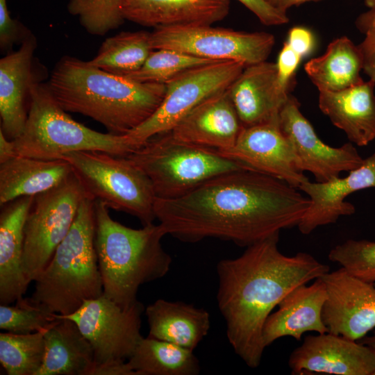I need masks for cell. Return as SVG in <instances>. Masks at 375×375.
Returning <instances> with one entry per match:
<instances>
[{
  "instance_id": "ba28073f",
  "label": "cell",
  "mask_w": 375,
  "mask_h": 375,
  "mask_svg": "<svg viewBox=\"0 0 375 375\" xmlns=\"http://www.w3.org/2000/svg\"><path fill=\"white\" fill-rule=\"evenodd\" d=\"M60 159L70 164L87 197L137 217L143 226L156 219L151 183L127 156L87 151L69 153Z\"/></svg>"
},
{
  "instance_id": "74e56055",
  "label": "cell",
  "mask_w": 375,
  "mask_h": 375,
  "mask_svg": "<svg viewBox=\"0 0 375 375\" xmlns=\"http://www.w3.org/2000/svg\"><path fill=\"white\" fill-rule=\"evenodd\" d=\"M265 26H278L289 22L287 12L270 6L265 0H238Z\"/></svg>"
},
{
  "instance_id": "1f68e13d",
  "label": "cell",
  "mask_w": 375,
  "mask_h": 375,
  "mask_svg": "<svg viewBox=\"0 0 375 375\" xmlns=\"http://www.w3.org/2000/svg\"><path fill=\"white\" fill-rule=\"evenodd\" d=\"M215 62L218 61L194 56L177 50L154 49L140 69L125 76L140 83L166 85L188 70Z\"/></svg>"
},
{
  "instance_id": "60d3db41",
  "label": "cell",
  "mask_w": 375,
  "mask_h": 375,
  "mask_svg": "<svg viewBox=\"0 0 375 375\" xmlns=\"http://www.w3.org/2000/svg\"><path fill=\"white\" fill-rule=\"evenodd\" d=\"M90 375H138L128 362L119 361L94 365Z\"/></svg>"
},
{
  "instance_id": "8992f818",
  "label": "cell",
  "mask_w": 375,
  "mask_h": 375,
  "mask_svg": "<svg viewBox=\"0 0 375 375\" xmlns=\"http://www.w3.org/2000/svg\"><path fill=\"white\" fill-rule=\"evenodd\" d=\"M17 156L57 160L75 151H100L127 156L138 147L126 135L92 130L73 119L56 101L48 83L32 88L27 120L12 140Z\"/></svg>"
},
{
  "instance_id": "5bb4252c",
  "label": "cell",
  "mask_w": 375,
  "mask_h": 375,
  "mask_svg": "<svg viewBox=\"0 0 375 375\" xmlns=\"http://www.w3.org/2000/svg\"><path fill=\"white\" fill-rule=\"evenodd\" d=\"M327 293L322 318L328 332L358 341L375 328V285L344 268L320 277Z\"/></svg>"
},
{
  "instance_id": "30bf717a",
  "label": "cell",
  "mask_w": 375,
  "mask_h": 375,
  "mask_svg": "<svg viewBox=\"0 0 375 375\" xmlns=\"http://www.w3.org/2000/svg\"><path fill=\"white\" fill-rule=\"evenodd\" d=\"M246 66L237 61H218L192 68L166 84L156 110L126 135L138 147L173 128L199 104L228 88Z\"/></svg>"
},
{
  "instance_id": "83f0119b",
  "label": "cell",
  "mask_w": 375,
  "mask_h": 375,
  "mask_svg": "<svg viewBox=\"0 0 375 375\" xmlns=\"http://www.w3.org/2000/svg\"><path fill=\"white\" fill-rule=\"evenodd\" d=\"M304 70L319 92L342 90L363 80L360 49L346 36L333 40L322 56L306 63Z\"/></svg>"
},
{
  "instance_id": "9a60e30c",
  "label": "cell",
  "mask_w": 375,
  "mask_h": 375,
  "mask_svg": "<svg viewBox=\"0 0 375 375\" xmlns=\"http://www.w3.org/2000/svg\"><path fill=\"white\" fill-rule=\"evenodd\" d=\"M218 152L249 169L276 178L298 189L308 180L299 168L293 147L281 128L279 117L242 126L234 146Z\"/></svg>"
},
{
  "instance_id": "603a6c76",
  "label": "cell",
  "mask_w": 375,
  "mask_h": 375,
  "mask_svg": "<svg viewBox=\"0 0 375 375\" xmlns=\"http://www.w3.org/2000/svg\"><path fill=\"white\" fill-rule=\"evenodd\" d=\"M230 0H124L125 19L148 27L212 25L224 19Z\"/></svg>"
},
{
  "instance_id": "e0dca14e",
  "label": "cell",
  "mask_w": 375,
  "mask_h": 375,
  "mask_svg": "<svg viewBox=\"0 0 375 375\" xmlns=\"http://www.w3.org/2000/svg\"><path fill=\"white\" fill-rule=\"evenodd\" d=\"M371 188H375V153L349 172L347 176H338L326 182H303L299 190L308 195L310 205L297 225L298 229L308 235L319 226L335 223L342 216L353 215L356 208L345 201V198L353 192Z\"/></svg>"
},
{
  "instance_id": "44dd1931",
  "label": "cell",
  "mask_w": 375,
  "mask_h": 375,
  "mask_svg": "<svg viewBox=\"0 0 375 375\" xmlns=\"http://www.w3.org/2000/svg\"><path fill=\"white\" fill-rule=\"evenodd\" d=\"M326 297V286L321 278L309 285L303 284L290 292L278 304V309L271 313L265 322V347L282 337L290 336L299 341L308 331L327 333L322 318Z\"/></svg>"
},
{
  "instance_id": "ee69618b",
  "label": "cell",
  "mask_w": 375,
  "mask_h": 375,
  "mask_svg": "<svg viewBox=\"0 0 375 375\" xmlns=\"http://www.w3.org/2000/svg\"><path fill=\"white\" fill-rule=\"evenodd\" d=\"M358 342L368 347L375 355V330L374 331L372 335L369 336L365 335L362 339L358 340ZM374 375H375V372Z\"/></svg>"
},
{
  "instance_id": "3957f363",
  "label": "cell",
  "mask_w": 375,
  "mask_h": 375,
  "mask_svg": "<svg viewBox=\"0 0 375 375\" xmlns=\"http://www.w3.org/2000/svg\"><path fill=\"white\" fill-rule=\"evenodd\" d=\"M48 85L67 112L89 117L108 133L127 135L158 108L166 85L135 81L64 56L55 66Z\"/></svg>"
},
{
  "instance_id": "d6a6232c",
  "label": "cell",
  "mask_w": 375,
  "mask_h": 375,
  "mask_svg": "<svg viewBox=\"0 0 375 375\" xmlns=\"http://www.w3.org/2000/svg\"><path fill=\"white\" fill-rule=\"evenodd\" d=\"M59 319L43 306L23 297L14 306L1 304L0 328L7 332L27 334L51 327Z\"/></svg>"
},
{
  "instance_id": "6da1fadb",
  "label": "cell",
  "mask_w": 375,
  "mask_h": 375,
  "mask_svg": "<svg viewBox=\"0 0 375 375\" xmlns=\"http://www.w3.org/2000/svg\"><path fill=\"white\" fill-rule=\"evenodd\" d=\"M310 199L286 182L249 169L220 174L175 199L156 198L166 235L197 242L207 238L248 247L297 226Z\"/></svg>"
},
{
  "instance_id": "7bdbcfd3",
  "label": "cell",
  "mask_w": 375,
  "mask_h": 375,
  "mask_svg": "<svg viewBox=\"0 0 375 375\" xmlns=\"http://www.w3.org/2000/svg\"><path fill=\"white\" fill-rule=\"evenodd\" d=\"M270 6L277 10L287 12L288 9L306 2L319 0H265Z\"/></svg>"
},
{
  "instance_id": "d590c367",
  "label": "cell",
  "mask_w": 375,
  "mask_h": 375,
  "mask_svg": "<svg viewBox=\"0 0 375 375\" xmlns=\"http://www.w3.org/2000/svg\"><path fill=\"white\" fill-rule=\"evenodd\" d=\"M356 26L365 37L358 45L360 49L362 70L375 83V9H369L360 14L356 20Z\"/></svg>"
},
{
  "instance_id": "f6af8a7d",
  "label": "cell",
  "mask_w": 375,
  "mask_h": 375,
  "mask_svg": "<svg viewBox=\"0 0 375 375\" xmlns=\"http://www.w3.org/2000/svg\"><path fill=\"white\" fill-rule=\"evenodd\" d=\"M364 2L369 9H375V0H364Z\"/></svg>"
},
{
  "instance_id": "f1b7e54d",
  "label": "cell",
  "mask_w": 375,
  "mask_h": 375,
  "mask_svg": "<svg viewBox=\"0 0 375 375\" xmlns=\"http://www.w3.org/2000/svg\"><path fill=\"white\" fill-rule=\"evenodd\" d=\"M128 363L138 375H197L200 372L193 351L149 336L142 338Z\"/></svg>"
},
{
  "instance_id": "7c38bea8",
  "label": "cell",
  "mask_w": 375,
  "mask_h": 375,
  "mask_svg": "<svg viewBox=\"0 0 375 375\" xmlns=\"http://www.w3.org/2000/svg\"><path fill=\"white\" fill-rule=\"evenodd\" d=\"M143 304L137 301L123 308L103 294L85 301L74 313L61 317L73 320L91 344L94 365L124 361L143 338L140 334Z\"/></svg>"
},
{
  "instance_id": "ac0fdd59",
  "label": "cell",
  "mask_w": 375,
  "mask_h": 375,
  "mask_svg": "<svg viewBox=\"0 0 375 375\" xmlns=\"http://www.w3.org/2000/svg\"><path fill=\"white\" fill-rule=\"evenodd\" d=\"M36 47V38L30 34L18 50L0 60V130L11 140L22 133L32 88L41 82L34 67Z\"/></svg>"
},
{
  "instance_id": "2e32d148",
  "label": "cell",
  "mask_w": 375,
  "mask_h": 375,
  "mask_svg": "<svg viewBox=\"0 0 375 375\" xmlns=\"http://www.w3.org/2000/svg\"><path fill=\"white\" fill-rule=\"evenodd\" d=\"M288 365L294 375H374L375 355L358 341L327 332L306 336Z\"/></svg>"
},
{
  "instance_id": "277c9868",
  "label": "cell",
  "mask_w": 375,
  "mask_h": 375,
  "mask_svg": "<svg viewBox=\"0 0 375 375\" xmlns=\"http://www.w3.org/2000/svg\"><path fill=\"white\" fill-rule=\"evenodd\" d=\"M95 247L103 294L123 308L135 303L139 288L165 276L172 259L161 243L160 224L135 229L114 220L109 208L94 201Z\"/></svg>"
},
{
  "instance_id": "ab89813d",
  "label": "cell",
  "mask_w": 375,
  "mask_h": 375,
  "mask_svg": "<svg viewBox=\"0 0 375 375\" xmlns=\"http://www.w3.org/2000/svg\"><path fill=\"white\" fill-rule=\"evenodd\" d=\"M286 42L302 58L308 55L315 45L312 33L306 28L301 26L292 28L289 31Z\"/></svg>"
},
{
  "instance_id": "e575fe53",
  "label": "cell",
  "mask_w": 375,
  "mask_h": 375,
  "mask_svg": "<svg viewBox=\"0 0 375 375\" xmlns=\"http://www.w3.org/2000/svg\"><path fill=\"white\" fill-rule=\"evenodd\" d=\"M328 257L351 275L375 283V242L349 239L334 247Z\"/></svg>"
},
{
  "instance_id": "cb8c5ba5",
  "label": "cell",
  "mask_w": 375,
  "mask_h": 375,
  "mask_svg": "<svg viewBox=\"0 0 375 375\" xmlns=\"http://www.w3.org/2000/svg\"><path fill=\"white\" fill-rule=\"evenodd\" d=\"M375 83L369 79L335 92L319 94V108L334 126L359 147L375 138Z\"/></svg>"
},
{
  "instance_id": "f35d334b",
  "label": "cell",
  "mask_w": 375,
  "mask_h": 375,
  "mask_svg": "<svg viewBox=\"0 0 375 375\" xmlns=\"http://www.w3.org/2000/svg\"><path fill=\"white\" fill-rule=\"evenodd\" d=\"M301 59L302 57L294 51L285 41L276 63L278 79L281 85L289 88L290 80Z\"/></svg>"
},
{
  "instance_id": "4dcf8cb0",
  "label": "cell",
  "mask_w": 375,
  "mask_h": 375,
  "mask_svg": "<svg viewBox=\"0 0 375 375\" xmlns=\"http://www.w3.org/2000/svg\"><path fill=\"white\" fill-rule=\"evenodd\" d=\"M47 329L27 334L0 333V362L7 374H37L44 361Z\"/></svg>"
},
{
  "instance_id": "8fae6325",
  "label": "cell",
  "mask_w": 375,
  "mask_h": 375,
  "mask_svg": "<svg viewBox=\"0 0 375 375\" xmlns=\"http://www.w3.org/2000/svg\"><path fill=\"white\" fill-rule=\"evenodd\" d=\"M152 49H169L194 56L237 61L246 67L266 61L275 44L266 32H246L211 25L156 28L150 34Z\"/></svg>"
},
{
  "instance_id": "7a4b0ae2",
  "label": "cell",
  "mask_w": 375,
  "mask_h": 375,
  "mask_svg": "<svg viewBox=\"0 0 375 375\" xmlns=\"http://www.w3.org/2000/svg\"><path fill=\"white\" fill-rule=\"evenodd\" d=\"M279 234L248 246L240 256L222 260L217 265V299L226 336L235 353L251 368L260 364L266 348L262 329L273 309L294 288L330 270L310 253H282Z\"/></svg>"
},
{
  "instance_id": "9c48e42d",
  "label": "cell",
  "mask_w": 375,
  "mask_h": 375,
  "mask_svg": "<svg viewBox=\"0 0 375 375\" xmlns=\"http://www.w3.org/2000/svg\"><path fill=\"white\" fill-rule=\"evenodd\" d=\"M85 197L73 173L60 185L35 196L24 226L22 267L29 283L50 262L71 228Z\"/></svg>"
},
{
  "instance_id": "b9f144b4",
  "label": "cell",
  "mask_w": 375,
  "mask_h": 375,
  "mask_svg": "<svg viewBox=\"0 0 375 375\" xmlns=\"http://www.w3.org/2000/svg\"><path fill=\"white\" fill-rule=\"evenodd\" d=\"M16 156L12 140H9L0 130V164L7 162Z\"/></svg>"
},
{
  "instance_id": "f546056e",
  "label": "cell",
  "mask_w": 375,
  "mask_h": 375,
  "mask_svg": "<svg viewBox=\"0 0 375 375\" xmlns=\"http://www.w3.org/2000/svg\"><path fill=\"white\" fill-rule=\"evenodd\" d=\"M151 33L122 32L106 38L88 62L108 72L125 76L140 69L153 50Z\"/></svg>"
},
{
  "instance_id": "52a82bcc",
  "label": "cell",
  "mask_w": 375,
  "mask_h": 375,
  "mask_svg": "<svg viewBox=\"0 0 375 375\" xmlns=\"http://www.w3.org/2000/svg\"><path fill=\"white\" fill-rule=\"evenodd\" d=\"M127 157L149 177L156 198L163 199L180 197L220 174L248 169L215 149L179 141L170 132L153 136Z\"/></svg>"
},
{
  "instance_id": "8d00e7d4",
  "label": "cell",
  "mask_w": 375,
  "mask_h": 375,
  "mask_svg": "<svg viewBox=\"0 0 375 375\" xmlns=\"http://www.w3.org/2000/svg\"><path fill=\"white\" fill-rule=\"evenodd\" d=\"M31 33L17 20L11 17L7 0H0V47L1 51L10 50L12 46L22 42Z\"/></svg>"
},
{
  "instance_id": "ffe728a7",
  "label": "cell",
  "mask_w": 375,
  "mask_h": 375,
  "mask_svg": "<svg viewBox=\"0 0 375 375\" xmlns=\"http://www.w3.org/2000/svg\"><path fill=\"white\" fill-rule=\"evenodd\" d=\"M242 126L226 90L199 104L169 132L179 141L222 151L234 146Z\"/></svg>"
},
{
  "instance_id": "4fadbf2b",
  "label": "cell",
  "mask_w": 375,
  "mask_h": 375,
  "mask_svg": "<svg viewBox=\"0 0 375 375\" xmlns=\"http://www.w3.org/2000/svg\"><path fill=\"white\" fill-rule=\"evenodd\" d=\"M281 130L290 140L301 171L310 172L317 182H326L350 172L363 162L352 143L333 147L322 142L290 95L279 112Z\"/></svg>"
},
{
  "instance_id": "484cf974",
  "label": "cell",
  "mask_w": 375,
  "mask_h": 375,
  "mask_svg": "<svg viewBox=\"0 0 375 375\" xmlns=\"http://www.w3.org/2000/svg\"><path fill=\"white\" fill-rule=\"evenodd\" d=\"M149 337L167 341L191 351L207 335L208 312L181 301L157 299L145 310Z\"/></svg>"
},
{
  "instance_id": "d4e9b609",
  "label": "cell",
  "mask_w": 375,
  "mask_h": 375,
  "mask_svg": "<svg viewBox=\"0 0 375 375\" xmlns=\"http://www.w3.org/2000/svg\"><path fill=\"white\" fill-rule=\"evenodd\" d=\"M72 173L70 164L64 159L42 160L17 155L0 164V204L48 191Z\"/></svg>"
},
{
  "instance_id": "4316f807",
  "label": "cell",
  "mask_w": 375,
  "mask_h": 375,
  "mask_svg": "<svg viewBox=\"0 0 375 375\" xmlns=\"http://www.w3.org/2000/svg\"><path fill=\"white\" fill-rule=\"evenodd\" d=\"M58 317L44 333V358L36 375H90L94 365L91 344L73 320Z\"/></svg>"
},
{
  "instance_id": "d6986e66",
  "label": "cell",
  "mask_w": 375,
  "mask_h": 375,
  "mask_svg": "<svg viewBox=\"0 0 375 375\" xmlns=\"http://www.w3.org/2000/svg\"><path fill=\"white\" fill-rule=\"evenodd\" d=\"M227 91L243 126L278 119L290 96L278 81L276 63L267 60L245 67Z\"/></svg>"
},
{
  "instance_id": "5b68a950",
  "label": "cell",
  "mask_w": 375,
  "mask_h": 375,
  "mask_svg": "<svg viewBox=\"0 0 375 375\" xmlns=\"http://www.w3.org/2000/svg\"><path fill=\"white\" fill-rule=\"evenodd\" d=\"M94 200L85 197L67 235L34 281L31 300L66 316L103 294L95 247Z\"/></svg>"
},
{
  "instance_id": "bcb514c9",
  "label": "cell",
  "mask_w": 375,
  "mask_h": 375,
  "mask_svg": "<svg viewBox=\"0 0 375 375\" xmlns=\"http://www.w3.org/2000/svg\"><path fill=\"white\" fill-rule=\"evenodd\" d=\"M374 285H375V283H374Z\"/></svg>"
},
{
  "instance_id": "836d02e7",
  "label": "cell",
  "mask_w": 375,
  "mask_h": 375,
  "mask_svg": "<svg viewBox=\"0 0 375 375\" xmlns=\"http://www.w3.org/2000/svg\"><path fill=\"white\" fill-rule=\"evenodd\" d=\"M124 0H69L67 10L90 34L103 35L121 26Z\"/></svg>"
},
{
  "instance_id": "7402d4cb",
  "label": "cell",
  "mask_w": 375,
  "mask_h": 375,
  "mask_svg": "<svg viewBox=\"0 0 375 375\" xmlns=\"http://www.w3.org/2000/svg\"><path fill=\"white\" fill-rule=\"evenodd\" d=\"M34 196L22 197L1 206L0 303L22 297L29 285L23 270L24 226Z\"/></svg>"
}]
</instances>
